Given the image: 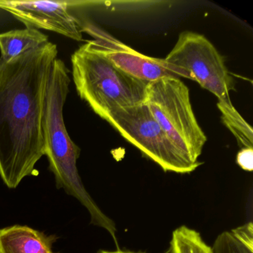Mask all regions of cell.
<instances>
[{
  "mask_svg": "<svg viewBox=\"0 0 253 253\" xmlns=\"http://www.w3.org/2000/svg\"><path fill=\"white\" fill-rule=\"evenodd\" d=\"M237 164L242 169L252 171L253 169V149L244 148L241 149L237 155Z\"/></svg>",
  "mask_w": 253,
  "mask_h": 253,
  "instance_id": "14",
  "label": "cell"
},
{
  "mask_svg": "<svg viewBox=\"0 0 253 253\" xmlns=\"http://www.w3.org/2000/svg\"><path fill=\"white\" fill-rule=\"evenodd\" d=\"M66 1H0V8L12 14L27 28L56 32L76 41L83 40L84 28L69 12Z\"/></svg>",
  "mask_w": 253,
  "mask_h": 253,
  "instance_id": "8",
  "label": "cell"
},
{
  "mask_svg": "<svg viewBox=\"0 0 253 253\" xmlns=\"http://www.w3.org/2000/svg\"><path fill=\"white\" fill-rule=\"evenodd\" d=\"M72 64L78 94L102 119L114 111L145 103L148 83L115 67L92 41L75 51Z\"/></svg>",
  "mask_w": 253,
  "mask_h": 253,
  "instance_id": "3",
  "label": "cell"
},
{
  "mask_svg": "<svg viewBox=\"0 0 253 253\" xmlns=\"http://www.w3.org/2000/svg\"><path fill=\"white\" fill-rule=\"evenodd\" d=\"M163 60L179 78L195 81L218 100H231L233 78L221 54L204 35L192 32L180 34L174 48Z\"/></svg>",
  "mask_w": 253,
  "mask_h": 253,
  "instance_id": "6",
  "label": "cell"
},
{
  "mask_svg": "<svg viewBox=\"0 0 253 253\" xmlns=\"http://www.w3.org/2000/svg\"><path fill=\"white\" fill-rule=\"evenodd\" d=\"M105 121L165 171L187 174L201 166L171 141L145 103L114 111Z\"/></svg>",
  "mask_w": 253,
  "mask_h": 253,
  "instance_id": "5",
  "label": "cell"
},
{
  "mask_svg": "<svg viewBox=\"0 0 253 253\" xmlns=\"http://www.w3.org/2000/svg\"><path fill=\"white\" fill-rule=\"evenodd\" d=\"M171 253H212L210 247L195 229L186 226L177 228L171 235Z\"/></svg>",
  "mask_w": 253,
  "mask_h": 253,
  "instance_id": "13",
  "label": "cell"
},
{
  "mask_svg": "<svg viewBox=\"0 0 253 253\" xmlns=\"http://www.w3.org/2000/svg\"><path fill=\"white\" fill-rule=\"evenodd\" d=\"M98 253H145L142 252H132V251H125V250H121L120 249L115 250V251H106V250H102V251L98 252Z\"/></svg>",
  "mask_w": 253,
  "mask_h": 253,
  "instance_id": "15",
  "label": "cell"
},
{
  "mask_svg": "<svg viewBox=\"0 0 253 253\" xmlns=\"http://www.w3.org/2000/svg\"><path fill=\"white\" fill-rule=\"evenodd\" d=\"M57 53L48 42L8 63L0 58V177L9 189L38 175L35 166L45 155L42 118Z\"/></svg>",
  "mask_w": 253,
  "mask_h": 253,
  "instance_id": "1",
  "label": "cell"
},
{
  "mask_svg": "<svg viewBox=\"0 0 253 253\" xmlns=\"http://www.w3.org/2000/svg\"><path fill=\"white\" fill-rule=\"evenodd\" d=\"M84 29L92 35L94 40L91 41L97 50L115 67L127 75L148 84L162 78H180L163 59L137 52L95 26L88 25Z\"/></svg>",
  "mask_w": 253,
  "mask_h": 253,
  "instance_id": "7",
  "label": "cell"
},
{
  "mask_svg": "<svg viewBox=\"0 0 253 253\" xmlns=\"http://www.w3.org/2000/svg\"><path fill=\"white\" fill-rule=\"evenodd\" d=\"M212 253H253V223L222 232L211 247Z\"/></svg>",
  "mask_w": 253,
  "mask_h": 253,
  "instance_id": "11",
  "label": "cell"
},
{
  "mask_svg": "<svg viewBox=\"0 0 253 253\" xmlns=\"http://www.w3.org/2000/svg\"><path fill=\"white\" fill-rule=\"evenodd\" d=\"M217 106L221 113L223 124L235 136L240 148L253 149V128L234 107L231 100H218Z\"/></svg>",
  "mask_w": 253,
  "mask_h": 253,
  "instance_id": "12",
  "label": "cell"
},
{
  "mask_svg": "<svg viewBox=\"0 0 253 253\" xmlns=\"http://www.w3.org/2000/svg\"><path fill=\"white\" fill-rule=\"evenodd\" d=\"M48 42V36L34 28L26 27L0 34V58L8 63L22 53Z\"/></svg>",
  "mask_w": 253,
  "mask_h": 253,
  "instance_id": "10",
  "label": "cell"
},
{
  "mask_svg": "<svg viewBox=\"0 0 253 253\" xmlns=\"http://www.w3.org/2000/svg\"><path fill=\"white\" fill-rule=\"evenodd\" d=\"M70 82L69 69L64 62L56 59L48 80L42 118L44 149L48 168L54 174L57 189H64L86 208L91 223L112 234L116 224L100 210L83 184L77 167L81 149L72 141L65 125L63 107Z\"/></svg>",
  "mask_w": 253,
  "mask_h": 253,
  "instance_id": "2",
  "label": "cell"
},
{
  "mask_svg": "<svg viewBox=\"0 0 253 253\" xmlns=\"http://www.w3.org/2000/svg\"><path fill=\"white\" fill-rule=\"evenodd\" d=\"M145 103L171 141L194 162L207 139L195 118L189 90L178 78L149 83Z\"/></svg>",
  "mask_w": 253,
  "mask_h": 253,
  "instance_id": "4",
  "label": "cell"
},
{
  "mask_svg": "<svg viewBox=\"0 0 253 253\" xmlns=\"http://www.w3.org/2000/svg\"><path fill=\"white\" fill-rule=\"evenodd\" d=\"M55 236H48L27 226L0 229V253H56L52 245Z\"/></svg>",
  "mask_w": 253,
  "mask_h": 253,
  "instance_id": "9",
  "label": "cell"
}]
</instances>
